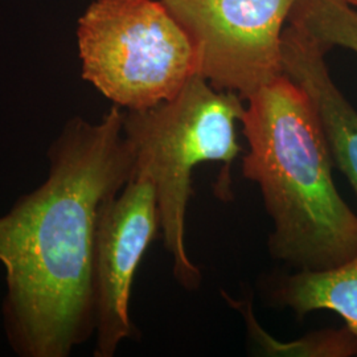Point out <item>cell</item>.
Segmentation results:
<instances>
[{"instance_id": "cell-4", "label": "cell", "mask_w": 357, "mask_h": 357, "mask_svg": "<svg viewBox=\"0 0 357 357\" xmlns=\"http://www.w3.org/2000/svg\"><path fill=\"white\" fill-rule=\"evenodd\" d=\"M76 35L81 76L121 109L172 100L197 75L191 38L162 0H94Z\"/></svg>"}, {"instance_id": "cell-9", "label": "cell", "mask_w": 357, "mask_h": 357, "mask_svg": "<svg viewBox=\"0 0 357 357\" xmlns=\"http://www.w3.org/2000/svg\"><path fill=\"white\" fill-rule=\"evenodd\" d=\"M221 294L230 307L241 314L246 326L248 340L257 355L274 357L357 356L356 337L347 326L343 328L310 332L294 342H281L274 339L258 323L249 298L234 301L228 293L222 291Z\"/></svg>"}, {"instance_id": "cell-1", "label": "cell", "mask_w": 357, "mask_h": 357, "mask_svg": "<svg viewBox=\"0 0 357 357\" xmlns=\"http://www.w3.org/2000/svg\"><path fill=\"white\" fill-rule=\"evenodd\" d=\"M114 105L91 123L72 116L48 149V178L0 216L1 314L20 357H68L96 331L91 262L100 206L135 171Z\"/></svg>"}, {"instance_id": "cell-5", "label": "cell", "mask_w": 357, "mask_h": 357, "mask_svg": "<svg viewBox=\"0 0 357 357\" xmlns=\"http://www.w3.org/2000/svg\"><path fill=\"white\" fill-rule=\"evenodd\" d=\"M190 35L197 75L246 101L284 75L282 36L298 0H162Z\"/></svg>"}, {"instance_id": "cell-7", "label": "cell", "mask_w": 357, "mask_h": 357, "mask_svg": "<svg viewBox=\"0 0 357 357\" xmlns=\"http://www.w3.org/2000/svg\"><path fill=\"white\" fill-rule=\"evenodd\" d=\"M327 50L302 28L289 23L282 36L283 73L306 91L319 115L332 163L357 196V110L332 79Z\"/></svg>"}, {"instance_id": "cell-8", "label": "cell", "mask_w": 357, "mask_h": 357, "mask_svg": "<svg viewBox=\"0 0 357 357\" xmlns=\"http://www.w3.org/2000/svg\"><path fill=\"white\" fill-rule=\"evenodd\" d=\"M270 301L299 318L321 310L336 312L357 340V255L335 268L298 270L282 277Z\"/></svg>"}, {"instance_id": "cell-11", "label": "cell", "mask_w": 357, "mask_h": 357, "mask_svg": "<svg viewBox=\"0 0 357 357\" xmlns=\"http://www.w3.org/2000/svg\"><path fill=\"white\" fill-rule=\"evenodd\" d=\"M347 1L357 8V0H347Z\"/></svg>"}, {"instance_id": "cell-2", "label": "cell", "mask_w": 357, "mask_h": 357, "mask_svg": "<svg viewBox=\"0 0 357 357\" xmlns=\"http://www.w3.org/2000/svg\"><path fill=\"white\" fill-rule=\"evenodd\" d=\"M241 125L243 178L259 187L273 221L268 253L298 270L335 268L357 255V215L332 178L319 115L286 75L257 90Z\"/></svg>"}, {"instance_id": "cell-10", "label": "cell", "mask_w": 357, "mask_h": 357, "mask_svg": "<svg viewBox=\"0 0 357 357\" xmlns=\"http://www.w3.org/2000/svg\"><path fill=\"white\" fill-rule=\"evenodd\" d=\"M289 23L327 51L340 47L357 54V8L347 0H298Z\"/></svg>"}, {"instance_id": "cell-6", "label": "cell", "mask_w": 357, "mask_h": 357, "mask_svg": "<svg viewBox=\"0 0 357 357\" xmlns=\"http://www.w3.org/2000/svg\"><path fill=\"white\" fill-rule=\"evenodd\" d=\"M160 231L153 178L135 169L122 191L100 206L91 262L94 357H113L132 337L130 298L142 258Z\"/></svg>"}, {"instance_id": "cell-3", "label": "cell", "mask_w": 357, "mask_h": 357, "mask_svg": "<svg viewBox=\"0 0 357 357\" xmlns=\"http://www.w3.org/2000/svg\"><path fill=\"white\" fill-rule=\"evenodd\" d=\"M243 100L217 90L195 75L172 100L143 110H126L123 131L135 151V169L153 178L160 236L172 271L185 290H196L202 273L185 248V216L193 169L202 163H230L243 151L237 138Z\"/></svg>"}]
</instances>
